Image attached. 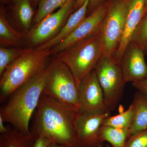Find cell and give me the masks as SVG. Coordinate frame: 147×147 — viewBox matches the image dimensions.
<instances>
[{"mask_svg": "<svg viewBox=\"0 0 147 147\" xmlns=\"http://www.w3.org/2000/svg\"><path fill=\"white\" fill-rule=\"evenodd\" d=\"M79 111L42 93L30 129L31 135L35 140L47 137L63 147H82L76 127Z\"/></svg>", "mask_w": 147, "mask_h": 147, "instance_id": "6da1fadb", "label": "cell"}, {"mask_svg": "<svg viewBox=\"0 0 147 147\" xmlns=\"http://www.w3.org/2000/svg\"><path fill=\"white\" fill-rule=\"evenodd\" d=\"M47 74V67L13 92L0 110L5 122L26 136L31 135L30 121L43 93Z\"/></svg>", "mask_w": 147, "mask_h": 147, "instance_id": "7a4b0ae2", "label": "cell"}, {"mask_svg": "<svg viewBox=\"0 0 147 147\" xmlns=\"http://www.w3.org/2000/svg\"><path fill=\"white\" fill-rule=\"evenodd\" d=\"M50 50L24 48L1 75L0 101L3 102L21 86L47 68Z\"/></svg>", "mask_w": 147, "mask_h": 147, "instance_id": "3957f363", "label": "cell"}, {"mask_svg": "<svg viewBox=\"0 0 147 147\" xmlns=\"http://www.w3.org/2000/svg\"><path fill=\"white\" fill-rule=\"evenodd\" d=\"M103 56L98 34L54 55L69 68L78 86L94 70Z\"/></svg>", "mask_w": 147, "mask_h": 147, "instance_id": "277c9868", "label": "cell"}, {"mask_svg": "<svg viewBox=\"0 0 147 147\" xmlns=\"http://www.w3.org/2000/svg\"><path fill=\"white\" fill-rule=\"evenodd\" d=\"M43 93L63 105L79 110L76 79L68 67L55 57L47 67Z\"/></svg>", "mask_w": 147, "mask_h": 147, "instance_id": "5b68a950", "label": "cell"}, {"mask_svg": "<svg viewBox=\"0 0 147 147\" xmlns=\"http://www.w3.org/2000/svg\"><path fill=\"white\" fill-rule=\"evenodd\" d=\"M107 14L98 34L103 56L114 57L123 34L129 0H108Z\"/></svg>", "mask_w": 147, "mask_h": 147, "instance_id": "8992f818", "label": "cell"}, {"mask_svg": "<svg viewBox=\"0 0 147 147\" xmlns=\"http://www.w3.org/2000/svg\"><path fill=\"white\" fill-rule=\"evenodd\" d=\"M94 70L104 94L107 108L111 112L118 105L126 84L120 64L113 57L103 56Z\"/></svg>", "mask_w": 147, "mask_h": 147, "instance_id": "52a82bcc", "label": "cell"}, {"mask_svg": "<svg viewBox=\"0 0 147 147\" xmlns=\"http://www.w3.org/2000/svg\"><path fill=\"white\" fill-rule=\"evenodd\" d=\"M76 0H70L57 11L48 15L29 31L26 41L32 47L42 45L60 32L71 14Z\"/></svg>", "mask_w": 147, "mask_h": 147, "instance_id": "ba28073f", "label": "cell"}, {"mask_svg": "<svg viewBox=\"0 0 147 147\" xmlns=\"http://www.w3.org/2000/svg\"><path fill=\"white\" fill-rule=\"evenodd\" d=\"M108 2L105 1L94 10L69 36L50 49L51 55H55L79 42L98 34L102 21L108 11Z\"/></svg>", "mask_w": 147, "mask_h": 147, "instance_id": "9c48e42d", "label": "cell"}, {"mask_svg": "<svg viewBox=\"0 0 147 147\" xmlns=\"http://www.w3.org/2000/svg\"><path fill=\"white\" fill-rule=\"evenodd\" d=\"M79 111L86 113L110 112L94 69L78 84Z\"/></svg>", "mask_w": 147, "mask_h": 147, "instance_id": "30bf717a", "label": "cell"}, {"mask_svg": "<svg viewBox=\"0 0 147 147\" xmlns=\"http://www.w3.org/2000/svg\"><path fill=\"white\" fill-rule=\"evenodd\" d=\"M110 113L79 111L76 118V127L82 147H103L104 142L100 138V130L105 119L110 115Z\"/></svg>", "mask_w": 147, "mask_h": 147, "instance_id": "8fae6325", "label": "cell"}, {"mask_svg": "<svg viewBox=\"0 0 147 147\" xmlns=\"http://www.w3.org/2000/svg\"><path fill=\"white\" fill-rule=\"evenodd\" d=\"M145 55L144 49L142 46L132 41L129 44L120 63L125 83L137 82L147 77Z\"/></svg>", "mask_w": 147, "mask_h": 147, "instance_id": "7c38bea8", "label": "cell"}, {"mask_svg": "<svg viewBox=\"0 0 147 147\" xmlns=\"http://www.w3.org/2000/svg\"><path fill=\"white\" fill-rule=\"evenodd\" d=\"M146 5V0H129L124 30L117 50L113 57L120 64L125 51L131 42L134 32L144 15Z\"/></svg>", "mask_w": 147, "mask_h": 147, "instance_id": "4fadbf2b", "label": "cell"}, {"mask_svg": "<svg viewBox=\"0 0 147 147\" xmlns=\"http://www.w3.org/2000/svg\"><path fill=\"white\" fill-rule=\"evenodd\" d=\"M90 0H86L81 7L71 13L60 32L52 39L34 47L37 50H50L66 38L86 17Z\"/></svg>", "mask_w": 147, "mask_h": 147, "instance_id": "5bb4252c", "label": "cell"}, {"mask_svg": "<svg viewBox=\"0 0 147 147\" xmlns=\"http://www.w3.org/2000/svg\"><path fill=\"white\" fill-rule=\"evenodd\" d=\"M26 38L13 28L1 9L0 13V43L1 47L21 48L26 42Z\"/></svg>", "mask_w": 147, "mask_h": 147, "instance_id": "9a60e30c", "label": "cell"}, {"mask_svg": "<svg viewBox=\"0 0 147 147\" xmlns=\"http://www.w3.org/2000/svg\"><path fill=\"white\" fill-rule=\"evenodd\" d=\"M132 102L134 113L133 122L129 129L131 135L147 129V96L137 91Z\"/></svg>", "mask_w": 147, "mask_h": 147, "instance_id": "2e32d148", "label": "cell"}, {"mask_svg": "<svg viewBox=\"0 0 147 147\" xmlns=\"http://www.w3.org/2000/svg\"><path fill=\"white\" fill-rule=\"evenodd\" d=\"M131 135L129 129L102 125L100 132L101 139L107 142L112 147H125L127 141Z\"/></svg>", "mask_w": 147, "mask_h": 147, "instance_id": "e0dca14e", "label": "cell"}, {"mask_svg": "<svg viewBox=\"0 0 147 147\" xmlns=\"http://www.w3.org/2000/svg\"><path fill=\"white\" fill-rule=\"evenodd\" d=\"M35 141L31 135H24L13 127L0 134V147H34Z\"/></svg>", "mask_w": 147, "mask_h": 147, "instance_id": "ac0fdd59", "label": "cell"}, {"mask_svg": "<svg viewBox=\"0 0 147 147\" xmlns=\"http://www.w3.org/2000/svg\"><path fill=\"white\" fill-rule=\"evenodd\" d=\"M119 114L116 115L108 116L105 119L103 125L121 128L129 129L134 119V106L131 102L126 110L119 106Z\"/></svg>", "mask_w": 147, "mask_h": 147, "instance_id": "d6986e66", "label": "cell"}, {"mask_svg": "<svg viewBox=\"0 0 147 147\" xmlns=\"http://www.w3.org/2000/svg\"><path fill=\"white\" fill-rule=\"evenodd\" d=\"M16 18L24 30L28 31L30 28L34 17L33 9L29 0H17L15 2Z\"/></svg>", "mask_w": 147, "mask_h": 147, "instance_id": "ffe728a7", "label": "cell"}, {"mask_svg": "<svg viewBox=\"0 0 147 147\" xmlns=\"http://www.w3.org/2000/svg\"><path fill=\"white\" fill-rule=\"evenodd\" d=\"M70 0H40L38 3V8L34 18L35 24L39 23L53 11L62 7Z\"/></svg>", "mask_w": 147, "mask_h": 147, "instance_id": "44dd1931", "label": "cell"}, {"mask_svg": "<svg viewBox=\"0 0 147 147\" xmlns=\"http://www.w3.org/2000/svg\"><path fill=\"white\" fill-rule=\"evenodd\" d=\"M21 48L1 47L0 48V76L18 57Z\"/></svg>", "mask_w": 147, "mask_h": 147, "instance_id": "7402d4cb", "label": "cell"}, {"mask_svg": "<svg viewBox=\"0 0 147 147\" xmlns=\"http://www.w3.org/2000/svg\"><path fill=\"white\" fill-rule=\"evenodd\" d=\"M131 41L144 48L147 45V10L134 32Z\"/></svg>", "mask_w": 147, "mask_h": 147, "instance_id": "603a6c76", "label": "cell"}, {"mask_svg": "<svg viewBox=\"0 0 147 147\" xmlns=\"http://www.w3.org/2000/svg\"><path fill=\"white\" fill-rule=\"evenodd\" d=\"M125 147H147V129L130 135Z\"/></svg>", "mask_w": 147, "mask_h": 147, "instance_id": "cb8c5ba5", "label": "cell"}, {"mask_svg": "<svg viewBox=\"0 0 147 147\" xmlns=\"http://www.w3.org/2000/svg\"><path fill=\"white\" fill-rule=\"evenodd\" d=\"M131 84L138 91L147 96V76L142 80L133 82Z\"/></svg>", "mask_w": 147, "mask_h": 147, "instance_id": "d4e9b609", "label": "cell"}, {"mask_svg": "<svg viewBox=\"0 0 147 147\" xmlns=\"http://www.w3.org/2000/svg\"><path fill=\"white\" fill-rule=\"evenodd\" d=\"M51 142L47 137H39L36 139L34 147H48Z\"/></svg>", "mask_w": 147, "mask_h": 147, "instance_id": "484cf974", "label": "cell"}, {"mask_svg": "<svg viewBox=\"0 0 147 147\" xmlns=\"http://www.w3.org/2000/svg\"><path fill=\"white\" fill-rule=\"evenodd\" d=\"M5 121L2 117L0 116V133L1 134L6 133L9 130L10 128L6 127L4 125Z\"/></svg>", "mask_w": 147, "mask_h": 147, "instance_id": "4316f807", "label": "cell"}, {"mask_svg": "<svg viewBox=\"0 0 147 147\" xmlns=\"http://www.w3.org/2000/svg\"><path fill=\"white\" fill-rule=\"evenodd\" d=\"M86 0H76L74 5V9H77L82 6Z\"/></svg>", "mask_w": 147, "mask_h": 147, "instance_id": "83f0119b", "label": "cell"}, {"mask_svg": "<svg viewBox=\"0 0 147 147\" xmlns=\"http://www.w3.org/2000/svg\"><path fill=\"white\" fill-rule=\"evenodd\" d=\"M48 147H63L62 146H60V145L58 144L57 143H55V142H51L49 144V146H48Z\"/></svg>", "mask_w": 147, "mask_h": 147, "instance_id": "f1b7e54d", "label": "cell"}, {"mask_svg": "<svg viewBox=\"0 0 147 147\" xmlns=\"http://www.w3.org/2000/svg\"><path fill=\"white\" fill-rule=\"evenodd\" d=\"M144 49L145 52V53H146V54L147 55V45H146V46H145V47Z\"/></svg>", "mask_w": 147, "mask_h": 147, "instance_id": "f546056e", "label": "cell"}, {"mask_svg": "<svg viewBox=\"0 0 147 147\" xmlns=\"http://www.w3.org/2000/svg\"><path fill=\"white\" fill-rule=\"evenodd\" d=\"M35 3L39 2L40 0H33Z\"/></svg>", "mask_w": 147, "mask_h": 147, "instance_id": "4dcf8cb0", "label": "cell"}, {"mask_svg": "<svg viewBox=\"0 0 147 147\" xmlns=\"http://www.w3.org/2000/svg\"><path fill=\"white\" fill-rule=\"evenodd\" d=\"M105 147H112L110 144H108L105 146Z\"/></svg>", "mask_w": 147, "mask_h": 147, "instance_id": "1f68e13d", "label": "cell"}, {"mask_svg": "<svg viewBox=\"0 0 147 147\" xmlns=\"http://www.w3.org/2000/svg\"><path fill=\"white\" fill-rule=\"evenodd\" d=\"M147 10V0H146V11H145V12H146V11Z\"/></svg>", "mask_w": 147, "mask_h": 147, "instance_id": "d6a6232c", "label": "cell"}, {"mask_svg": "<svg viewBox=\"0 0 147 147\" xmlns=\"http://www.w3.org/2000/svg\"><path fill=\"white\" fill-rule=\"evenodd\" d=\"M1 1L2 2H4L5 1V0H1Z\"/></svg>", "mask_w": 147, "mask_h": 147, "instance_id": "836d02e7", "label": "cell"}, {"mask_svg": "<svg viewBox=\"0 0 147 147\" xmlns=\"http://www.w3.org/2000/svg\"><path fill=\"white\" fill-rule=\"evenodd\" d=\"M13 1L14 2H16V1H17V0H13Z\"/></svg>", "mask_w": 147, "mask_h": 147, "instance_id": "e575fe53", "label": "cell"}]
</instances>
